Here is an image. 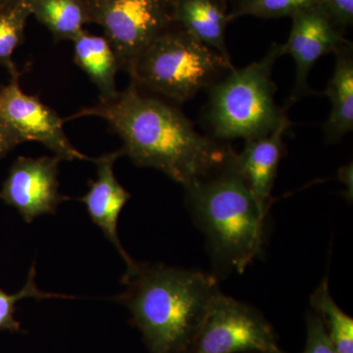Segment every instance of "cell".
Masks as SVG:
<instances>
[{"instance_id":"1","label":"cell","mask_w":353,"mask_h":353,"mask_svg":"<svg viewBox=\"0 0 353 353\" xmlns=\"http://www.w3.org/2000/svg\"><path fill=\"white\" fill-rule=\"evenodd\" d=\"M88 116L108 123L123 141V155L137 166L161 171L183 188L223 168L236 152L229 143L199 134L174 104L132 83L69 120Z\"/></svg>"},{"instance_id":"2","label":"cell","mask_w":353,"mask_h":353,"mask_svg":"<svg viewBox=\"0 0 353 353\" xmlns=\"http://www.w3.org/2000/svg\"><path fill=\"white\" fill-rule=\"evenodd\" d=\"M118 299L132 315L150 353H190L221 292L214 276L162 264L128 267Z\"/></svg>"},{"instance_id":"3","label":"cell","mask_w":353,"mask_h":353,"mask_svg":"<svg viewBox=\"0 0 353 353\" xmlns=\"http://www.w3.org/2000/svg\"><path fill=\"white\" fill-rule=\"evenodd\" d=\"M234 154L223 168L183 189L216 265L243 273L262 252L266 214L234 168Z\"/></svg>"},{"instance_id":"4","label":"cell","mask_w":353,"mask_h":353,"mask_svg":"<svg viewBox=\"0 0 353 353\" xmlns=\"http://www.w3.org/2000/svg\"><path fill=\"white\" fill-rule=\"evenodd\" d=\"M283 55V43H273L261 59L232 69L208 88L203 115L211 138L223 143L263 138L290 120L287 110L276 103L277 85L272 79Z\"/></svg>"},{"instance_id":"5","label":"cell","mask_w":353,"mask_h":353,"mask_svg":"<svg viewBox=\"0 0 353 353\" xmlns=\"http://www.w3.org/2000/svg\"><path fill=\"white\" fill-rule=\"evenodd\" d=\"M233 68L231 60L176 25L154 39L127 73L141 90L182 104Z\"/></svg>"},{"instance_id":"6","label":"cell","mask_w":353,"mask_h":353,"mask_svg":"<svg viewBox=\"0 0 353 353\" xmlns=\"http://www.w3.org/2000/svg\"><path fill=\"white\" fill-rule=\"evenodd\" d=\"M90 23L101 26L120 69L128 72L158 37L176 26V0H85Z\"/></svg>"},{"instance_id":"7","label":"cell","mask_w":353,"mask_h":353,"mask_svg":"<svg viewBox=\"0 0 353 353\" xmlns=\"http://www.w3.org/2000/svg\"><path fill=\"white\" fill-rule=\"evenodd\" d=\"M277 347L274 330L259 311L220 292L190 353H269Z\"/></svg>"},{"instance_id":"8","label":"cell","mask_w":353,"mask_h":353,"mask_svg":"<svg viewBox=\"0 0 353 353\" xmlns=\"http://www.w3.org/2000/svg\"><path fill=\"white\" fill-rule=\"evenodd\" d=\"M11 79L0 88V115L25 141H38L63 161L94 160L72 145L63 129L64 121L39 97L26 94L20 85L17 69L9 71Z\"/></svg>"},{"instance_id":"9","label":"cell","mask_w":353,"mask_h":353,"mask_svg":"<svg viewBox=\"0 0 353 353\" xmlns=\"http://www.w3.org/2000/svg\"><path fill=\"white\" fill-rule=\"evenodd\" d=\"M289 39L284 46L285 54L296 62L294 90L285 109L313 94L308 78L316 62L324 55L336 53L348 41L341 30L321 6L296 14L292 18Z\"/></svg>"},{"instance_id":"10","label":"cell","mask_w":353,"mask_h":353,"mask_svg":"<svg viewBox=\"0 0 353 353\" xmlns=\"http://www.w3.org/2000/svg\"><path fill=\"white\" fill-rule=\"evenodd\" d=\"M57 157H19L6 176L0 199L17 209L23 219L31 223L39 216L54 214L58 205L66 201L59 192V164Z\"/></svg>"},{"instance_id":"11","label":"cell","mask_w":353,"mask_h":353,"mask_svg":"<svg viewBox=\"0 0 353 353\" xmlns=\"http://www.w3.org/2000/svg\"><path fill=\"white\" fill-rule=\"evenodd\" d=\"M121 157L124 155L119 150L94 158L92 161L97 165V179L88 182V192L81 197L80 201L87 208L92 222L101 228L104 236L115 246L126 262L128 268L134 263V260L123 248L117 232L121 212L131 199V194L118 182L114 173V164Z\"/></svg>"},{"instance_id":"12","label":"cell","mask_w":353,"mask_h":353,"mask_svg":"<svg viewBox=\"0 0 353 353\" xmlns=\"http://www.w3.org/2000/svg\"><path fill=\"white\" fill-rule=\"evenodd\" d=\"M292 125L290 120L285 121L268 136L245 141L243 150L234 157V168L265 214L270 206L279 164L284 157V134Z\"/></svg>"},{"instance_id":"13","label":"cell","mask_w":353,"mask_h":353,"mask_svg":"<svg viewBox=\"0 0 353 353\" xmlns=\"http://www.w3.org/2000/svg\"><path fill=\"white\" fill-rule=\"evenodd\" d=\"M175 21L201 43L231 60L226 44L227 26L231 22L226 0H176Z\"/></svg>"},{"instance_id":"14","label":"cell","mask_w":353,"mask_h":353,"mask_svg":"<svg viewBox=\"0 0 353 353\" xmlns=\"http://www.w3.org/2000/svg\"><path fill=\"white\" fill-rule=\"evenodd\" d=\"M334 73L325 94L331 102V112L324 124L325 141L336 143L353 130V48L350 41L334 53Z\"/></svg>"},{"instance_id":"15","label":"cell","mask_w":353,"mask_h":353,"mask_svg":"<svg viewBox=\"0 0 353 353\" xmlns=\"http://www.w3.org/2000/svg\"><path fill=\"white\" fill-rule=\"evenodd\" d=\"M73 43L74 60L99 90L101 101L115 97L118 94L116 74L120 65L108 39L83 31Z\"/></svg>"},{"instance_id":"16","label":"cell","mask_w":353,"mask_h":353,"mask_svg":"<svg viewBox=\"0 0 353 353\" xmlns=\"http://www.w3.org/2000/svg\"><path fill=\"white\" fill-rule=\"evenodd\" d=\"M32 15L46 26L55 41H71L90 23L85 0H27Z\"/></svg>"},{"instance_id":"17","label":"cell","mask_w":353,"mask_h":353,"mask_svg":"<svg viewBox=\"0 0 353 353\" xmlns=\"http://www.w3.org/2000/svg\"><path fill=\"white\" fill-rule=\"evenodd\" d=\"M311 306L340 353H353V320L334 303L325 279L313 292Z\"/></svg>"},{"instance_id":"18","label":"cell","mask_w":353,"mask_h":353,"mask_svg":"<svg viewBox=\"0 0 353 353\" xmlns=\"http://www.w3.org/2000/svg\"><path fill=\"white\" fill-rule=\"evenodd\" d=\"M32 15L27 0H11L0 10V63L16 69L12 55L24 39L26 23Z\"/></svg>"},{"instance_id":"19","label":"cell","mask_w":353,"mask_h":353,"mask_svg":"<svg viewBox=\"0 0 353 353\" xmlns=\"http://www.w3.org/2000/svg\"><path fill=\"white\" fill-rule=\"evenodd\" d=\"M321 6V0H248L229 12L230 20L243 16L266 18H292L296 14Z\"/></svg>"},{"instance_id":"20","label":"cell","mask_w":353,"mask_h":353,"mask_svg":"<svg viewBox=\"0 0 353 353\" xmlns=\"http://www.w3.org/2000/svg\"><path fill=\"white\" fill-rule=\"evenodd\" d=\"M53 297H68L63 294H51L43 292L36 284V269L32 266L29 272L27 282L17 294H9L0 289V332L8 331L17 333L22 331L20 323L14 318L16 303L24 299H44Z\"/></svg>"},{"instance_id":"21","label":"cell","mask_w":353,"mask_h":353,"mask_svg":"<svg viewBox=\"0 0 353 353\" xmlns=\"http://www.w3.org/2000/svg\"><path fill=\"white\" fill-rule=\"evenodd\" d=\"M307 339L303 353H340L330 339L319 316L314 312L306 316Z\"/></svg>"},{"instance_id":"22","label":"cell","mask_w":353,"mask_h":353,"mask_svg":"<svg viewBox=\"0 0 353 353\" xmlns=\"http://www.w3.org/2000/svg\"><path fill=\"white\" fill-rule=\"evenodd\" d=\"M321 6L341 30L353 23V0H321Z\"/></svg>"},{"instance_id":"23","label":"cell","mask_w":353,"mask_h":353,"mask_svg":"<svg viewBox=\"0 0 353 353\" xmlns=\"http://www.w3.org/2000/svg\"><path fill=\"white\" fill-rule=\"evenodd\" d=\"M22 143V139L6 124L0 115V159Z\"/></svg>"},{"instance_id":"24","label":"cell","mask_w":353,"mask_h":353,"mask_svg":"<svg viewBox=\"0 0 353 353\" xmlns=\"http://www.w3.org/2000/svg\"><path fill=\"white\" fill-rule=\"evenodd\" d=\"M352 164L347 165V166L341 167L340 170H339V179H340L341 182L345 183V187H347V197L348 199H352Z\"/></svg>"},{"instance_id":"25","label":"cell","mask_w":353,"mask_h":353,"mask_svg":"<svg viewBox=\"0 0 353 353\" xmlns=\"http://www.w3.org/2000/svg\"><path fill=\"white\" fill-rule=\"evenodd\" d=\"M227 1L231 2L232 6H233V8H234V7L240 6V4L248 1V0H227Z\"/></svg>"},{"instance_id":"26","label":"cell","mask_w":353,"mask_h":353,"mask_svg":"<svg viewBox=\"0 0 353 353\" xmlns=\"http://www.w3.org/2000/svg\"><path fill=\"white\" fill-rule=\"evenodd\" d=\"M11 0H0V10L2 8H4L7 6V4L10 3Z\"/></svg>"},{"instance_id":"27","label":"cell","mask_w":353,"mask_h":353,"mask_svg":"<svg viewBox=\"0 0 353 353\" xmlns=\"http://www.w3.org/2000/svg\"><path fill=\"white\" fill-rule=\"evenodd\" d=\"M269 353H285V352H283V350H281L280 347H278L277 348H275V350H272V352H269Z\"/></svg>"}]
</instances>
